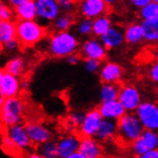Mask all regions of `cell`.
I'll use <instances>...</instances> for the list:
<instances>
[{"instance_id": "1", "label": "cell", "mask_w": 158, "mask_h": 158, "mask_svg": "<svg viewBox=\"0 0 158 158\" xmlns=\"http://www.w3.org/2000/svg\"><path fill=\"white\" fill-rule=\"evenodd\" d=\"M47 35V28L39 20H17L16 39L21 48H31L39 44Z\"/></svg>"}, {"instance_id": "2", "label": "cell", "mask_w": 158, "mask_h": 158, "mask_svg": "<svg viewBox=\"0 0 158 158\" xmlns=\"http://www.w3.org/2000/svg\"><path fill=\"white\" fill-rule=\"evenodd\" d=\"M79 46L78 38L70 31L55 32L49 40L48 52L53 58L66 59L78 51Z\"/></svg>"}, {"instance_id": "3", "label": "cell", "mask_w": 158, "mask_h": 158, "mask_svg": "<svg viewBox=\"0 0 158 158\" xmlns=\"http://www.w3.org/2000/svg\"><path fill=\"white\" fill-rule=\"evenodd\" d=\"M117 137L123 144L127 146H131L145 131L140 119L134 112H127L117 121Z\"/></svg>"}, {"instance_id": "4", "label": "cell", "mask_w": 158, "mask_h": 158, "mask_svg": "<svg viewBox=\"0 0 158 158\" xmlns=\"http://www.w3.org/2000/svg\"><path fill=\"white\" fill-rule=\"evenodd\" d=\"M24 114L25 103L18 96L6 98L1 103V122L5 127L21 124Z\"/></svg>"}, {"instance_id": "5", "label": "cell", "mask_w": 158, "mask_h": 158, "mask_svg": "<svg viewBox=\"0 0 158 158\" xmlns=\"http://www.w3.org/2000/svg\"><path fill=\"white\" fill-rule=\"evenodd\" d=\"M135 113L145 129L158 132V104L152 101H143Z\"/></svg>"}, {"instance_id": "6", "label": "cell", "mask_w": 158, "mask_h": 158, "mask_svg": "<svg viewBox=\"0 0 158 158\" xmlns=\"http://www.w3.org/2000/svg\"><path fill=\"white\" fill-rule=\"evenodd\" d=\"M36 6V19L43 25H48L61 14L58 0H35Z\"/></svg>"}, {"instance_id": "7", "label": "cell", "mask_w": 158, "mask_h": 158, "mask_svg": "<svg viewBox=\"0 0 158 158\" xmlns=\"http://www.w3.org/2000/svg\"><path fill=\"white\" fill-rule=\"evenodd\" d=\"M156 148H158V132L145 129L131 145V151L134 156L142 157V155Z\"/></svg>"}, {"instance_id": "8", "label": "cell", "mask_w": 158, "mask_h": 158, "mask_svg": "<svg viewBox=\"0 0 158 158\" xmlns=\"http://www.w3.org/2000/svg\"><path fill=\"white\" fill-rule=\"evenodd\" d=\"M118 100L123 105L127 112H135L143 102L140 90L136 85L131 83L121 86Z\"/></svg>"}, {"instance_id": "9", "label": "cell", "mask_w": 158, "mask_h": 158, "mask_svg": "<svg viewBox=\"0 0 158 158\" xmlns=\"http://www.w3.org/2000/svg\"><path fill=\"white\" fill-rule=\"evenodd\" d=\"M107 49L100 38L87 39L81 46V57L83 59H92L104 61L107 58Z\"/></svg>"}, {"instance_id": "10", "label": "cell", "mask_w": 158, "mask_h": 158, "mask_svg": "<svg viewBox=\"0 0 158 158\" xmlns=\"http://www.w3.org/2000/svg\"><path fill=\"white\" fill-rule=\"evenodd\" d=\"M21 82L18 77L5 70L0 72V96L3 98L16 97L21 90Z\"/></svg>"}, {"instance_id": "11", "label": "cell", "mask_w": 158, "mask_h": 158, "mask_svg": "<svg viewBox=\"0 0 158 158\" xmlns=\"http://www.w3.org/2000/svg\"><path fill=\"white\" fill-rule=\"evenodd\" d=\"M103 116L98 108L89 110L85 113L83 122L79 127V131L81 137H95L100 125L103 121Z\"/></svg>"}, {"instance_id": "12", "label": "cell", "mask_w": 158, "mask_h": 158, "mask_svg": "<svg viewBox=\"0 0 158 158\" xmlns=\"http://www.w3.org/2000/svg\"><path fill=\"white\" fill-rule=\"evenodd\" d=\"M6 133L11 137L19 152H27L31 148L32 142L29 135H28L25 126L17 124L6 127Z\"/></svg>"}, {"instance_id": "13", "label": "cell", "mask_w": 158, "mask_h": 158, "mask_svg": "<svg viewBox=\"0 0 158 158\" xmlns=\"http://www.w3.org/2000/svg\"><path fill=\"white\" fill-rule=\"evenodd\" d=\"M109 10V6L104 0H83L79 4V11L82 17L90 19L106 15Z\"/></svg>"}, {"instance_id": "14", "label": "cell", "mask_w": 158, "mask_h": 158, "mask_svg": "<svg viewBox=\"0 0 158 158\" xmlns=\"http://www.w3.org/2000/svg\"><path fill=\"white\" fill-rule=\"evenodd\" d=\"M124 76V69L116 61H107L101 66L99 77L102 83H119Z\"/></svg>"}, {"instance_id": "15", "label": "cell", "mask_w": 158, "mask_h": 158, "mask_svg": "<svg viewBox=\"0 0 158 158\" xmlns=\"http://www.w3.org/2000/svg\"><path fill=\"white\" fill-rule=\"evenodd\" d=\"M28 135L34 145H41L52 139V132L45 125L38 122H30L26 126Z\"/></svg>"}, {"instance_id": "16", "label": "cell", "mask_w": 158, "mask_h": 158, "mask_svg": "<svg viewBox=\"0 0 158 158\" xmlns=\"http://www.w3.org/2000/svg\"><path fill=\"white\" fill-rule=\"evenodd\" d=\"M57 143L59 157L70 158L72 154L79 152L81 139L75 134H67L62 136Z\"/></svg>"}, {"instance_id": "17", "label": "cell", "mask_w": 158, "mask_h": 158, "mask_svg": "<svg viewBox=\"0 0 158 158\" xmlns=\"http://www.w3.org/2000/svg\"><path fill=\"white\" fill-rule=\"evenodd\" d=\"M98 109L104 119H110L115 121H118L121 117L127 113L125 107L120 103L118 99L102 102L98 106Z\"/></svg>"}, {"instance_id": "18", "label": "cell", "mask_w": 158, "mask_h": 158, "mask_svg": "<svg viewBox=\"0 0 158 158\" xmlns=\"http://www.w3.org/2000/svg\"><path fill=\"white\" fill-rule=\"evenodd\" d=\"M107 50H114L122 47L125 41L124 30L118 26H112L110 29L100 38Z\"/></svg>"}, {"instance_id": "19", "label": "cell", "mask_w": 158, "mask_h": 158, "mask_svg": "<svg viewBox=\"0 0 158 158\" xmlns=\"http://www.w3.org/2000/svg\"><path fill=\"white\" fill-rule=\"evenodd\" d=\"M79 152L85 158H99L104 155L100 141L94 137H81Z\"/></svg>"}, {"instance_id": "20", "label": "cell", "mask_w": 158, "mask_h": 158, "mask_svg": "<svg viewBox=\"0 0 158 158\" xmlns=\"http://www.w3.org/2000/svg\"><path fill=\"white\" fill-rule=\"evenodd\" d=\"M125 41L129 46H137L145 41L144 30L141 23L132 22L128 24L125 29Z\"/></svg>"}, {"instance_id": "21", "label": "cell", "mask_w": 158, "mask_h": 158, "mask_svg": "<svg viewBox=\"0 0 158 158\" xmlns=\"http://www.w3.org/2000/svg\"><path fill=\"white\" fill-rule=\"evenodd\" d=\"M118 124L117 121L110 119H103L95 136L100 142H107L117 136Z\"/></svg>"}, {"instance_id": "22", "label": "cell", "mask_w": 158, "mask_h": 158, "mask_svg": "<svg viewBox=\"0 0 158 158\" xmlns=\"http://www.w3.org/2000/svg\"><path fill=\"white\" fill-rule=\"evenodd\" d=\"M15 16L17 20H33L36 18V6L35 0L24 2L14 8Z\"/></svg>"}, {"instance_id": "23", "label": "cell", "mask_w": 158, "mask_h": 158, "mask_svg": "<svg viewBox=\"0 0 158 158\" xmlns=\"http://www.w3.org/2000/svg\"><path fill=\"white\" fill-rule=\"evenodd\" d=\"M141 24L144 30L145 42L152 45L158 44V19L142 21Z\"/></svg>"}, {"instance_id": "24", "label": "cell", "mask_w": 158, "mask_h": 158, "mask_svg": "<svg viewBox=\"0 0 158 158\" xmlns=\"http://www.w3.org/2000/svg\"><path fill=\"white\" fill-rule=\"evenodd\" d=\"M113 26L112 20L107 15H103L93 19V35L101 38Z\"/></svg>"}, {"instance_id": "25", "label": "cell", "mask_w": 158, "mask_h": 158, "mask_svg": "<svg viewBox=\"0 0 158 158\" xmlns=\"http://www.w3.org/2000/svg\"><path fill=\"white\" fill-rule=\"evenodd\" d=\"M3 70L13 74L16 77H21L26 70L25 60L22 57H18V56L13 57L6 62Z\"/></svg>"}, {"instance_id": "26", "label": "cell", "mask_w": 158, "mask_h": 158, "mask_svg": "<svg viewBox=\"0 0 158 158\" xmlns=\"http://www.w3.org/2000/svg\"><path fill=\"white\" fill-rule=\"evenodd\" d=\"M16 38V23L13 20L0 21V41L1 44Z\"/></svg>"}, {"instance_id": "27", "label": "cell", "mask_w": 158, "mask_h": 158, "mask_svg": "<svg viewBox=\"0 0 158 158\" xmlns=\"http://www.w3.org/2000/svg\"><path fill=\"white\" fill-rule=\"evenodd\" d=\"M121 86L119 83H103L100 89V99L102 102L117 100Z\"/></svg>"}, {"instance_id": "28", "label": "cell", "mask_w": 158, "mask_h": 158, "mask_svg": "<svg viewBox=\"0 0 158 158\" xmlns=\"http://www.w3.org/2000/svg\"><path fill=\"white\" fill-rule=\"evenodd\" d=\"M74 23H75V19H74L72 14L63 13L56 18L52 24L56 32H62V31H70Z\"/></svg>"}, {"instance_id": "29", "label": "cell", "mask_w": 158, "mask_h": 158, "mask_svg": "<svg viewBox=\"0 0 158 158\" xmlns=\"http://www.w3.org/2000/svg\"><path fill=\"white\" fill-rule=\"evenodd\" d=\"M39 153L44 158H57L59 157L58 143L53 141L52 139L45 142L39 147Z\"/></svg>"}, {"instance_id": "30", "label": "cell", "mask_w": 158, "mask_h": 158, "mask_svg": "<svg viewBox=\"0 0 158 158\" xmlns=\"http://www.w3.org/2000/svg\"><path fill=\"white\" fill-rule=\"evenodd\" d=\"M139 17L142 21L158 19V4L152 1L139 10Z\"/></svg>"}, {"instance_id": "31", "label": "cell", "mask_w": 158, "mask_h": 158, "mask_svg": "<svg viewBox=\"0 0 158 158\" xmlns=\"http://www.w3.org/2000/svg\"><path fill=\"white\" fill-rule=\"evenodd\" d=\"M76 32L80 36L83 38H87L90 35H93V19L83 17L77 23Z\"/></svg>"}, {"instance_id": "32", "label": "cell", "mask_w": 158, "mask_h": 158, "mask_svg": "<svg viewBox=\"0 0 158 158\" xmlns=\"http://www.w3.org/2000/svg\"><path fill=\"white\" fill-rule=\"evenodd\" d=\"M2 148L5 152V153L7 154L15 155V153H20L19 151L17 150V148L15 147V143L11 139V137L7 133H5V135H3L2 137Z\"/></svg>"}, {"instance_id": "33", "label": "cell", "mask_w": 158, "mask_h": 158, "mask_svg": "<svg viewBox=\"0 0 158 158\" xmlns=\"http://www.w3.org/2000/svg\"><path fill=\"white\" fill-rule=\"evenodd\" d=\"M14 16V8L7 2H1L0 4V20H12Z\"/></svg>"}, {"instance_id": "34", "label": "cell", "mask_w": 158, "mask_h": 158, "mask_svg": "<svg viewBox=\"0 0 158 158\" xmlns=\"http://www.w3.org/2000/svg\"><path fill=\"white\" fill-rule=\"evenodd\" d=\"M102 61L92 59H85V68L88 73L95 74L100 71L102 66Z\"/></svg>"}, {"instance_id": "35", "label": "cell", "mask_w": 158, "mask_h": 158, "mask_svg": "<svg viewBox=\"0 0 158 158\" xmlns=\"http://www.w3.org/2000/svg\"><path fill=\"white\" fill-rule=\"evenodd\" d=\"M85 117V113L82 112V111H74L69 116V122L72 126L79 128L81 123L83 122Z\"/></svg>"}, {"instance_id": "36", "label": "cell", "mask_w": 158, "mask_h": 158, "mask_svg": "<svg viewBox=\"0 0 158 158\" xmlns=\"http://www.w3.org/2000/svg\"><path fill=\"white\" fill-rule=\"evenodd\" d=\"M148 77L154 85H158V62L154 61L148 69Z\"/></svg>"}, {"instance_id": "37", "label": "cell", "mask_w": 158, "mask_h": 158, "mask_svg": "<svg viewBox=\"0 0 158 158\" xmlns=\"http://www.w3.org/2000/svg\"><path fill=\"white\" fill-rule=\"evenodd\" d=\"M58 2L62 13L72 14L74 9H75L76 3L74 2V0H58Z\"/></svg>"}, {"instance_id": "38", "label": "cell", "mask_w": 158, "mask_h": 158, "mask_svg": "<svg viewBox=\"0 0 158 158\" xmlns=\"http://www.w3.org/2000/svg\"><path fill=\"white\" fill-rule=\"evenodd\" d=\"M2 46L7 52H14L20 47V44H19V41H18L17 39L15 38L14 40H11L7 41L6 43L2 44Z\"/></svg>"}, {"instance_id": "39", "label": "cell", "mask_w": 158, "mask_h": 158, "mask_svg": "<svg viewBox=\"0 0 158 158\" xmlns=\"http://www.w3.org/2000/svg\"><path fill=\"white\" fill-rule=\"evenodd\" d=\"M128 1H129V4H131L134 9L140 10L141 8H143L147 4L151 3L152 0H128Z\"/></svg>"}, {"instance_id": "40", "label": "cell", "mask_w": 158, "mask_h": 158, "mask_svg": "<svg viewBox=\"0 0 158 158\" xmlns=\"http://www.w3.org/2000/svg\"><path fill=\"white\" fill-rule=\"evenodd\" d=\"M66 60L69 64H71V65H75V64H77L80 61V57L75 53V54L70 55L69 57H67Z\"/></svg>"}, {"instance_id": "41", "label": "cell", "mask_w": 158, "mask_h": 158, "mask_svg": "<svg viewBox=\"0 0 158 158\" xmlns=\"http://www.w3.org/2000/svg\"><path fill=\"white\" fill-rule=\"evenodd\" d=\"M141 158H158V148H153V150L148 152L144 155H142Z\"/></svg>"}, {"instance_id": "42", "label": "cell", "mask_w": 158, "mask_h": 158, "mask_svg": "<svg viewBox=\"0 0 158 158\" xmlns=\"http://www.w3.org/2000/svg\"><path fill=\"white\" fill-rule=\"evenodd\" d=\"M27 1H30V0H6V2L11 5L13 8H15L17 6H19L20 4L24 3V2H27Z\"/></svg>"}, {"instance_id": "43", "label": "cell", "mask_w": 158, "mask_h": 158, "mask_svg": "<svg viewBox=\"0 0 158 158\" xmlns=\"http://www.w3.org/2000/svg\"><path fill=\"white\" fill-rule=\"evenodd\" d=\"M104 1H105L109 7H114V6L118 5V4L121 2V0H104Z\"/></svg>"}, {"instance_id": "44", "label": "cell", "mask_w": 158, "mask_h": 158, "mask_svg": "<svg viewBox=\"0 0 158 158\" xmlns=\"http://www.w3.org/2000/svg\"><path fill=\"white\" fill-rule=\"evenodd\" d=\"M152 56H153V60H154V61L158 62V46H157V47L153 50V52H152Z\"/></svg>"}, {"instance_id": "45", "label": "cell", "mask_w": 158, "mask_h": 158, "mask_svg": "<svg viewBox=\"0 0 158 158\" xmlns=\"http://www.w3.org/2000/svg\"><path fill=\"white\" fill-rule=\"evenodd\" d=\"M70 158H85V157H83V155H82V153H81V152H75L74 154H72Z\"/></svg>"}, {"instance_id": "46", "label": "cell", "mask_w": 158, "mask_h": 158, "mask_svg": "<svg viewBox=\"0 0 158 158\" xmlns=\"http://www.w3.org/2000/svg\"><path fill=\"white\" fill-rule=\"evenodd\" d=\"M81 1H83V0H74V2L75 3H77V4H80Z\"/></svg>"}, {"instance_id": "47", "label": "cell", "mask_w": 158, "mask_h": 158, "mask_svg": "<svg viewBox=\"0 0 158 158\" xmlns=\"http://www.w3.org/2000/svg\"><path fill=\"white\" fill-rule=\"evenodd\" d=\"M152 1H153V2H155V3H157V4H158V0H152Z\"/></svg>"}]
</instances>
